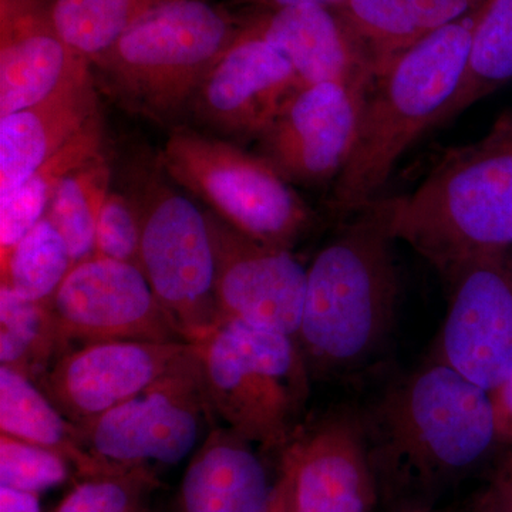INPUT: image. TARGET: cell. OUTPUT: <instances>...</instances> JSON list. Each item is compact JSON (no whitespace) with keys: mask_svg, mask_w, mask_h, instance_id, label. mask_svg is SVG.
<instances>
[{"mask_svg":"<svg viewBox=\"0 0 512 512\" xmlns=\"http://www.w3.org/2000/svg\"><path fill=\"white\" fill-rule=\"evenodd\" d=\"M357 413L392 512L437 507L500 444L490 393L430 357Z\"/></svg>","mask_w":512,"mask_h":512,"instance_id":"obj_1","label":"cell"},{"mask_svg":"<svg viewBox=\"0 0 512 512\" xmlns=\"http://www.w3.org/2000/svg\"><path fill=\"white\" fill-rule=\"evenodd\" d=\"M394 242L375 201L308 266L296 342L312 377L353 375L383 352L399 299Z\"/></svg>","mask_w":512,"mask_h":512,"instance_id":"obj_2","label":"cell"},{"mask_svg":"<svg viewBox=\"0 0 512 512\" xmlns=\"http://www.w3.org/2000/svg\"><path fill=\"white\" fill-rule=\"evenodd\" d=\"M377 202L394 241L444 279L473 259L512 248V110L476 143L453 148L413 191Z\"/></svg>","mask_w":512,"mask_h":512,"instance_id":"obj_3","label":"cell"},{"mask_svg":"<svg viewBox=\"0 0 512 512\" xmlns=\"http://www.w3.org/2000/svg\"><path fill=\"white\" fill-rule=\"evenodd\" d=\"M477 10L427 37L373 79L352 156L333 183L329 205L339 220L383 197L400 158L453 99L466 72Z\"/></svg>","mask_w":512,"mask_h":512,"instance_id":"obj_4","label":"cell"},{"mask_svg":"<svg viewBox=\"0 0 512 512\" xmlns=\"http://www.w3.org/2000/svg\"><path fill=\"white\" fill-rule=\"evenodd\" d=\"M237 13L211 0H171L141 19L92 63L134 113L171 123L190 110L202 80L234 45Z\"/></svg>","mask_w":512,"mask_h":512,"instance_id":"obj_5","label":"cell"},{"mask_svg":"<svg viewBox=\"0 0 512 512\" xmlns=\"http://www.w3.org/2000/svg\"><path fill=\"white\" fill-rule=\"evenodd\" d=\"M195 345L215 416L249 443L282 453L301 429L311 392L298 342L228 320Z\"/></svg>","mask_w":512,"mask_h":512,"instance_id":"obj_6","label":"cell"},{"mask_svg":"<svg viewBox=\"0 0 512 512\" xmlns=\"http://www.w3.org/2000/svg\"><path fill=\"white\" fill-rule=\"evenodd\" d=\"M158 164L183 190L242 234L291 249L313 227V212L274 165L232 141L175 127Z\"/></svg>","mask_w":512,"mask_h":512,"instance_id":"obj_7","label":"cell"},{"mask_svg":"<svg viewBox=\"0 0 512 512\" xmlns=\"http://www.w3.org/2000/svg\"><path fill=\"white\" fill-rule=\"evenodd\" d=\"M131 200L140 221V271L181 338L201 342L221 325L205 211L177 191L158 161Z\"/></svg>","mask_w":512,"mask_h":512,"instance_id":"obj_8","label":"cell"},{"mask_svg":"<svg viewBox=\"0 0 512 512\" xmlns=\"http://www.w3.org/2000/svg\"><path fill=\"white\" fill-rule=\"evenodd\" d=\"M215 419L195 345L153 386L77 427L94 456L130 468L180 463Z\"/></svg>","mask_w":512,"mask_h":512,"instance_id":"obj_9","label":"cell"},{"mask_svg":"<svg viewBox=\"0 0 512 512\" xmlns=\"http://www.w3.org/2000/svg\"><path fill=\"white\" fill-rule=\"evenodd\" d=\"M448 305L430 359L490 393L512 372V259H473L447 276Z\"/></svg>","mask_w":512,"mask_h":512,"instance_id":"obj_10","label":"cell"},{"mask_svg":"<svg viewBox=\"0 0 512 512\" xmlns=\"http://www.w3.org/2000/svg\"><path fill=\"white\" fill-rule=\"evenodd\" d=\"M47 305L69 350L117 340H184L143 272L114 259L93 255L74 265Z\"/></svg>","mask_w":512,"mask_h":512,"instance_id":"obj_11","label":"cell"},{"mask_svg":"<svg viewBox=\"0 0 512 512\" xmlns=\"http://www.w3.org/2000/svg\"><path fill=\"white\" fill-rule=\"evenodd\" d=\"M215 259V301L228 320L274 330L296 340L306 271L291 249L269 247L204 210Z\"/></svg>","mask_w":512,"mask_h":512,"instance_id":"obj_12","label":"cell"},{"mask_svg":"<svg viewBox=\"0 0 512 512\" xmlns=\"http://www.w3.org/2000/svg\"><path fill=\"white\" fill-rule=\"evenodd\" d=\"M369 87L342 83L302 87L258 138L259 156L288 183H335L355 148Z\"/></svg>","mask_w":512,"mask_h":512,"instance_id":"obj_13","label":"cell"},{"mask_svg":"<svg viewBox=\"0 0 512 512\" xmlns=\"http://www.w3.org/2000/svg\"><path fill=\"white\" fill-rule=\"evenodd\" d=\"M195 350V343L117 340L76 346L37 386L56 409L82 426L153 386Z\"/></svg>","mask_w":512,"mask_h":512,"instance_id":"obj_14","label":"cell"},{"mask_svg":"<svg viewBox=\"0 0 512 512\" xmlns=\"http://www.w3.org/2000/svg\"><path fill=\"white\" fill-rule=\"evenodd\" d=\"M281 456L292 512H372L380 503L357 410L301 426Z\"/></svg>","mask_w":512,"mask_h":512,"instance_id":"obj_15","label":"cell"},{"mask_svg":"<svg viewBox=\"0 0 512 512\" xmlns=\"http://www.w3.org/2000/svg\"><path fill=\"white\" fill-rule=\"evenodd\" d=\"M302 87L292 64L276 47L238 35L202 80L188 111L221 136L258 140Z\"/></svg>","mask_w":512,"mask_h":512,"instance_id":"obj_16","label":"cell"},{"mask_svg":"<svg viewBox=\"0 0 512 512\" xmlns=\"http://www.w3.org/2000/svg\"><path fill=\"white\" fill-rule=\"evenodd\" d=\"M50 0H0V117L93 76L92 63L57 33Z\"/></svg>","mask_w":512,"mask_h":512,"instance_id":"obj_17","label":"cell"},{"mask_svg":"<svg viewBox=\"0 0 512 512\" xmlns=\"http://www.w3.org/2000/svg\"><path fill=\"white\" fill-rule=\"evenodd\" d=\"M235 12V10H234ZM237 13L239 35L276 47L305 86L342 83L369 87L373 73L365 53L336 15L322 6H293Z\"/></svg>","mask_w":512,"mask_h":512,"instance_id":"obj_18","label":"cell"},{"mask_svg":"<svg viewBox=\"0 0 512 512\" xmlns=\"http://www.w3.org/2000/svg\"><path fill=\"white\" fill-rule=\"evenodd\" d=\"M274 487L254 444L214 426L185 470L177 512H268Z\"/></svg>","mask_w":512,"mask_h":512,"instance_id":"obj_19","label":"cell"},{"mask_svg":"<svg viewBox=\"0 0 512 512\" xmlns=\"http://www.w3.org/2000/svg\"><path fill=\"white\" fill-rule=\"evenodd\" d=\"M100 114L93 76L0 117V197L28 180Z\"/></svg>","mask_w":512,"mask_h":512,"instance_id":"obj_20","label":"cell"},{"mask_svg":"<svg viewBox=\"0 0 512 512\" xmlns=\"http://www.w3.org/2000/svg\"><path fill=\"white\" fill-rule=\"evenodd\" d=\"M485 0H345L333 8L365 53L373 79L414 46Z\"/></svg>","mask_w":512,"mask_h":512,"instance_id":"obj_21","label":"cell"},{"mask_svg":"<svg viewBox=\"0 0 512 512\" xmlns=\"http://www.w3.org/2000/svg\"><path fill=\"white\" fill-rule=\"evenodd\" d=\"M0 431L56 451L82 478L107 476L128 468L94 456L84 444L82 430L56 409L35 382L3 366H0Z\"/></svg>","mask_w":512,"mask_h":512,"instance_id":"obj_22","label":"cell"},{"mask_svg":"<svg viewBox=\"0 0 512 512\" xmlns=\"http://www.w3.org/2000/svg\"><path fill=\"white\" fill-rule=\"evenodd\" d=\"M100 114L9 194L0 197V268L20 239L45 217L57 185L66 175L104 154Z\"/></svg>","mask_w":512,"mask_h":512,"instance_id":"obj_23","label":"cell"},{"mask_svg":"<svg viewBox=\"0 0 512 512\" xmlns=\"http://www.w3.org/2000/svg\"><path fill=\"white\" fill-rule=\"evenodd\" d=\"M512 82V0H485L477 10L466 72L431 130L446 126L488 94Z\"/></svg>","mask_w":512,"mask_h":512,"instance_id":"obj_24","label":"cell"},{"mask_svg":"<svg viewBox=\"0 0 512 512\" xmlns=\"http://www.w3.org/2000/svg\"><path fill=\"white\" fill-rule=\"evenodd\" d=\"M67 350L47 302L29 301L0 284V365L37 383Z\"/></svg>","mask_w":512,"mask_h":512,"instance_id":"obj_25","label":"cell"},{"mask_svg":"<svg viewBox=\"0 0 512 512\" xmlns=\"http://www.w3.org/2000/svg\"><path fill=\"white\" fill-rule=\"evenodd\" d=\"M171 0H50L53 25L74 52L93 63L148 13Z\"/></svg>","mask_w":512,"mask_h":512,"instance_id":"obj_26","label":"cell"},{"mask_svg":"<svg viewBox=\"0 0 512 512\" xmlns=\"http://www.w3.org/2000/svg\"><path fill=\"white\" fill-rule=\"evenodd\" d=\"M110 181L109 161L101 154L66 175L50 200L45 217L66 241L73 266L94 255L97 218Z\"/></svg>","mask_w":512,"mask_h":512,"instance_id":"obj_27","label":"cell"},{"mask_svg":"<svg viewBox=\"0 0 512 512\" xmlns=\"http://www.w3.org/2000/svg\"><path fill=\"white\" fill-rule=\"evenodd\" d=\"M69 248L52 222L43 217L0 268L2 284L29 301L49 302L72 271Z\"/></svg>","mask_w":512,"mask_h":512,"instance_id":"obj_28","label":"cell"},{"mask_svg":"<svg viewBox=\"0 0 512 512\" xmlns=\"http://www.w3.org/2000/svg\"><path fill=\"white\" fill-rule=\"evenodd\" d=\"M158 481L153 466L83 478L52 512H148Z\"/></svg>","mask_w":512,"mask_h":512,"instance_id":"obj_29","label":"cell"},{"mask_svg":"<svg viewBox=\"0 0 512 512\" xmlns=\"http://www.w3.org/2000/svg\"><path fill=\"white\" fill-rule=\"evenodd\" d=\"M72 468L56 451L0 433V487L40 495L66 483Z\"/></svg>","mask_w":512,"mask_h":512,"instance_id":"obj_30","label":"cell"},{"mask_svg":"<svg viewBox=\"0 0 512 512\" xmlns=\"http://www.w3.org/2000/svg\"><path fill=\"white\" fill-rule=\"evenodd\" d=\"M94 256L140 269V221L130 195L110 191L96 225Z\"/></svg>","mask_w":512,"mask_h":512,"instance_id":"obj_31","label":"cell"},{"mask_svg":"<svg viewBox=\"0 0 512 512\" xmlns=\"http://www.w3.org/2000/svg\"><path fill=\"white\" fill-rule=\"evenodd\" d=\"M471 512H512V454L495 466L488 483L474 498Z\"/></svg>","mask_w":512,"mask_h":512,"instance_id":"obj_32","label":"cell"},{"mask_svg":"<svg viewBox=\"0 0 512 512\" xmlns=\"http://www.w3.org/2000/svg\"><path fill=\"white\" fill-rule=\"evenodd\" d=\"M495 429L500 444L512 446V372L500 386L490 392Z\"/></svg>","mask_w":512,"mask_h":512,"instance_id":"obj_33","label":"cell"},{"mask_svg":"<svg viewBox=\"0 0 512 512\" xmlns=\"http://www.w3.org/2000/svg\"><path fill=\"white\" fill-rule=\"evenodd\" d=\"M342 2L345 0H228L227 6L235 12H266L306 5L333 9Z\"/></svg>","mask_w":512,"mask_h":512,"instance_id":"obj_34","label":"cell"},{"mask_svg":"<svg viewBox=\"0 0 512 512\" xmlns=\"http://www.w3.org/2000/svg\"><path fill=\"white\" fill-rule=\"evenodd\" d=\"M0 512H42L40 495L0 487Z\"/></svg>","mask_w":512,"mask_h":512,"instance_id":"obj_35","label":"cell"},{"mask_svg":"<svg viewBox=\"0 0 512 512\" xmlns=\"http://www.w3.org/2000/svg\"><path fill=\"white\" fill-rule=\"evenodd\" d=\"M268 512H292L291 480H289L288 471L282 466L275 481L274 494H272Z\"/></svg>","mask_w":512,"mask_h":512,"instance_id":"obj_36","label":"cell"},{"mask_svg":"<svg viewBox=\"0 0 512 512\" xmlns=\"http://www.w3.org/2000/svg\"><path fill=\"white\" fill-rule=\"evenodd\" d=\"M397 512H454L451 508H440L437 507H426V508H414V510H403Z\"/></svg>","mask_w":512,"mask_h":512,"instance_id":"obj_37","label":"cell"},{"mask_svg":"<svg viewBox=\"0 0 512 512\" xmlns=\"http://www.w3.org/2000/svg\"><path fill=\"white\" fill-rule=\"evenodd\" d=\"M148 512H150V511H148Z\"/></svg>","mask_w":512,"mask_h":512,"instance_id":"obj_38","label":"cell"}]
</instances>
